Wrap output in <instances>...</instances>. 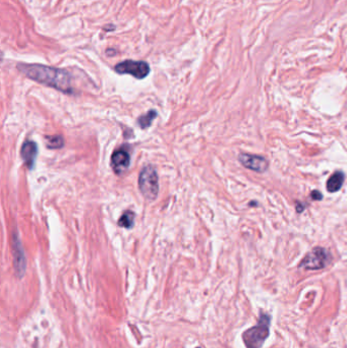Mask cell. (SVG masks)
<instances>
[{
	"instance_id": "cell-8",
	"label": "cell",
	"mask_w": 347,
	"mask_h": 348,
	"mask_svg": "<svg viewBox=\"0 0 347 348\" xmlns=\"http://www.w3.org/2000/svg\"><path fill=\"white\" fill-rule=\"evenodd\" d=\"M13 263L17 275L22 277L26 271V257L18 237L13 238Z\"/></svg>"
},
{
	"instance_id": "cell-10",
	"label": "cell",
	"mask_w": 347,
	"mask_h": 348,
	"mask_svg": "<svg viewBox=\"0 0 347 348\" xmlns=\"http://www.w3.org/2000/svg\"><path fill=\"white\" fill-rule=\"evenodd\" d=\"M344 180H345V174L342 171L335 172L327 181V184H326L327 190L329 192H336L340 190V188L344 183Z\"/></svg>"
},
{
	"instance_id": "cell-12",
	"label": "cell",
	"mask_w": 347,
	"mask_h": 348,
	"mask_svg": "<svg viewBox=\"0 0 347 348\" xmlns=\"http://www.w3.org/2000/svg\"><path fill=\"white\" fill-rule=\"evenodd\" d=\"M156 115H157L156 111L150 110L147 114L141 116V117L138 119V122H139L140 126H141L142 128H146V127L150 126L151 123H152V121H153L154 119H155Z\"/></svg>"
},
{
	"instance_id": "cell-7",
	"label": "cell",
	"mask_w": 347,
	"mask_h": 348,
	"mask_svg": "<svg viewBox=\"0 0 347 348\" xmlns=\"http://www.w3.org/2000/svg\"><path fill=\"white\" fill-rule=\"evenodd\" d=\"M129 162H130L129 154L125 150L119 149L112 154L111 166L113 168V171L116 174L123 173L128 168Z\"/></svg>"
},
{
	"instance_id": "cell-9",
	"label": "cell",
	"mask_w": 347,
	"mask_h": 348,
	"mask_svg": "<svg viewBox=\"0 0 347 348\" xmlns=\"http://www.w3.org/2000/svg\"><path fill=\"white\" fill-rule=\"evenodd\" d=\"M38 155V146L35 142H25L22 146L21 156L29 169H32L35 164V160Z\"/></svg>"
},
{
	"instance_id": "cell-2",
	"label": "cell",
	"mask_w": 347,
	"mask_h": 348,
	"mask_svg": "<svg viewBox=\"0 0 347 348\" xmlns=\"http://www.w3.org/2000/svg\"><path fill=\"white\" fill-rule=\"evenodd\" d=\"M270 324L271 318L263 314L256 326L245 330L242 334V340L246 348H261L270 334Z\"/></svg>"
},
{
	"instance_id": "cell-3",
	"label": "cell",
	"mask_w": 347,
	"mask_h": 348,
	"mask_svg": "<svg viewBox=\"0 0 347 348\" xmlns=\"http://www.w3.org/2000/svg\"><path fill=\"white\" fill-rule=\"evenodd\" d=\"M139 187L144 198L148 201L157 199L159 192V178L156 169L152 165L145 166L139 176Z\"/></svg>"
},
{
	"instance_id": "cell-6",
	"label": "cell",
	"mask_w": 347,
	"mask_h": 348,
	"mask_svg": "<svg viewBox=\"0 0 347 348\" xmlns=\"http://www.w3.org/2000/svg\"><path fill=\"white\" fill-rule=\"evenodd\" d=\"M238 160L245 168L259 173L265 172L269 167L268 160L263 156H259V155L242 153L239 154Z\"/></svg>"
},
{
	"instance_id": "cell-4",
	"label": "cell",
	"mask_w": 347,
	"mask_h": 348,
	"mask_svg": "<svg viewBox=\"0 0 347 348\" xmlns=\"http://www.w3.org/2000/svg\"><path fill=\"white\" fill-rule=\"evenodd\" d=\"M330 251L324 247H315L300 262L299 267L305 270H321L331 263Z\"/></svg>"
},
{
	"instance_id": "cell-15",
	"label": "cell",
	"mask_w": 347,
	"mask_h": 348,
	"mask_svg": "<svg viewBox=\"0 0 347 348\" xmlns=\"http://www.w3.org/2000/svg\"><path fill=\"white\" fill-rule=\"evenodd\" d=\"M304 208H305V205H304V204H301V203H299V202L296 203V211H297L298 213H301V212L304 210Z\"/></svg>"
},
{
	"instance_id": "cell-11",
	"label": "cell",
	"mask_w": 347,
	"mask_h": 348,
	"mask_svg": "<svg viewBox=\"0 0 347 348\" xmlns=\"http://www.w3.org/2000/svg\"><path fill=\"white\" fill-rule=\"evenodd\" d=\"M134 217L136 216H134V213L132 211H125L118 220V225L120 227L130 229L133 226Z\"/></svg>"
},
{
	"instance_id": "cell-13",
	"label": "cell",
	"mask_w": 347,
	"mask_h": 348,
	"mask_svg": "<svg viewBox=\"0 0 347 348\" xmlns=\"http://www.w3.org/2000/svg\"><path fill=\"white\" fill-rule=\"evenodd\" d=\"M47 147L50 149H60L64 145V141L61 135H52V137L46 138Z\"/></svg>"
},
{
	"instance_id": "cell-1",
	"label": "cell",
	"mask_w": 347,
	"mask_h": 348,
	"mask_svg": "<svg viewBox=\"0 0 347 348\" xmlns=\"http://www.w3.org/2000/svg\"><path fill=\"white\" fill-rule=\"evenodd\" d=\"M17 68L29 79L37 83L54 88L62 93L70 94L72 92L71 75L65 69L46 66L43 64L25 63H20L17 65Z\"/></svg>"
},
{
	"instance_id": "cell-14",
	"label": "cell",
	"mask_w": 347,
	"mask_h": 348,
	"mask_svg": "<svg viewBox=\"0 0 347 348\" xmlns=\"http://www.w3.org/2000/svg\"><path fill=\"white\" fill-rule=\"evenodd\" d=\"M311 198L315 201H321L323 199V195L319 190H313L311 192Z\"/></svg>"
},
{
	"instance_id": "cell-5",
	"label": "cell",
	"mask_w": 347,
	"mask_h": 348,
	"mask_svg": "<svg viewBox=\"0 0 347 348\" xmlns=\"http://www.w3.org/2000/svg\"><path fill=\"white\" fill-rule=\"evenodd\" d=\"M115 71L119 74H130L139 80H143L150 73V65L146 61L124 60L115 65Z\"/></svg>"
}]
</instances>
